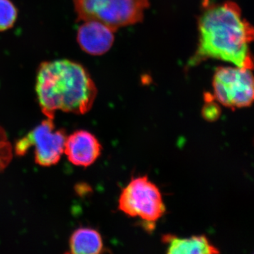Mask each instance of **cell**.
<instances>
[{
    "instance_id": "cell-10",
    "label": "cell",
    "mask_w": 254,
    "mask_h": 254,
    "mask_svg": "<svg viewBox=\"0 0 254 254\" xmlns=\"http://www.w3.org/2000/svg\"><path fill=\"white\" fill-rule=\"evenodd\" d=\"M70 252L73 254H98L105 250L103 238L94 229L81 227L70 237Z\"/></svg>"
},
{
    "instance_id": "cell-7",
    "label": "cell",
    "mask_w": 254,
    "mask_h": 254,
    "mask_svg": "<svg viewBox=\"0 0 254 254\" xmlns=\"http://www.w3.org/2000/svg\"><path fill=\"white\" fill-rule=\"evenodd\" d=\"M102 145L91 132L78 130L66 137L64 153L76 166H90L101 155Z\"/></svg>"
},
{
    "instance_id": "cell-12",
    "label": "cell",
    "mask_w": 254,
    "mask_h": 254,
    "mask_svg": "<svg viewBox=\"0 0 254 254\" xmlns=\"http://www.w3.org/2000/svg\"><path fill=\"white\" fill-rule=\"evenodd\" d=\"M12 158V148L4 130L0 127V172L9 165Z\"/></svg>"
},
{
    "instance_id": "cell-8",
    "label": "cell",
    "mask_w": 254,
    "mask_h": 254,
    "mask_svg": "<svg viewBox=\"0 0 254 254\" xmlns=\"http://www.w3.org/2000/svg\"><path fill=\"white\" fill-rule=\"evenodd\" d=\"M115 31L103 23L83 21L78 28L77 42L81 49L93 56L108 53L115 41Z\"/></svg>"
},
{
    "instance_id": "cell-2",
    "label": "cell",
    "mask_w": 254,
    "mask_h": 254,
    "mask_svg": "<svg viewBox=\"0 0 254 254\" xmlns=\"http://www.w3.org/2000/svg\"><path fill=\"white\" fill-rule=\"evenodd\" d=\"M36 91L42 112L53 120L59 110L77 115L88 113L98 93L86 68L69 60L41 63L37 72Z\"/></svg>"
},
{
    "instance_id": "cell-6",
    "label": "cell",
    "mask_w": 254,
    "mask_h": 254,
    "mask_svg": "<svg viewBox=\"0 0 254 254\" xmlns=\"http://www.w3.org/2000/svg\"><path fill=\"white\" fill-rule=\"evenodd\" d=\"M66 132L55 127L53 119L47 118L26 136L18 140L15 153L22 156L34 147L35 161L43 167H50L60 161L64 151Z\"/></svg>"
},
{
    "instance_id": "cell-1",
    "label": "cell",
    "mask_w": 254,
    "mask_h": 254,
    "mask_svg": "<svg viewBox=\"0 0 254 254\" xmlns=\"http://www.w3.org/2000/svg\"><path fill=\"white\" fill-rule=\"evenodd\" d=\"M198 48L189 66L215 59L253 68L250 44L254 40V28L242 17L236 3L208 5L198 18Z\"/></svg>"
},
{
    "instance_id": "cell-5",
    "label": "cell",
    "mask_w": 254,
    "mask_h": 254,
    "mask_svg": "<svg viewBox=\"0 0 254 254\" xmlns=\"http://www.w3.org/2000/svg\"><path fill=\"white\" fill-rule=\"evenodd\" d=\"M214 98L232 110L248 108L254 99L252 69L221 66L215 70L213 79Z\"/></svg>"
},
{
    "instance_id": "cell-4",
    "label": "cell",
    "mask_w": 254,
    "mask_h": 254,
    "mask_svg": "<svg viewBox=\"0 0 254 254\" xmlns=\"http://www.w3.org/2000/svg\"><path fill=\"white\" fill-rule=\"evenodd\" d=\"M119 209L131 218H139L152 225L166 211L161 192L148 176L133 178L123 189Z\"/></svg>"
},
{
    "instance_id": "cell-13",
    "label": "cell",
    "mask_w": 254,
    "mask_h": 254,
    "mask_svg": "<svg viewBox=\"0 0 254 254\" xmlns=\"http://www.w3.org/2000/svg\"><path fill=\"white\" fill-rule=\"evenodd\" d=\"M205 104L202 110V115L205 120L209 122H213L220 118L221 110L216 103H214L213 95L209 94L208 96L205 97Z\"/></svg>"
},
{
    "instance_id": "cell-11",
    "label": "cell",
    "mask_w": 254,
    "mask_h": 254,
    "mask_svg": "<svg viewBox=\"0 0 254 254\" xmlns=\"http://www.w3.org/2000/svg\"><path fill=\"white\" fill-rule=\"evenodd\" d=\"M17 16V9L11 0H0V32L12 28Z\"/></svg>"
},
{
    "instance_id": "cell-9",
    "label": "cell",
    "mask_w": 254,
    "mask_h": 254,
    "mask_svg": "<svg viewBox=\"0 0 254 254\" xmlns=\"http://www.w3.org/2000/svg\"><path fill=\"white\" fill-rule=\"evenodd\" d=\"M162 242L166 246L169 254H219L220 251L212 245L205 235H197L181 238L167 234L162 237Z\"/></svg>"
},
{
    "instance_id": "cell-3",
    "label": "cell",
    "mask_w": 254,
    "mask_h": 254,
    "mask_svg": "<svg viewBox=\"0 0 254 254\" xmlns=\"http://www.w3.org/2000/svg\"><path fill=\"white\" fill-rule=\"evenodd\" d=\"M78 21H95L116 31L141 22L149 0H73Z\"/></svg>"
}]
</instances>
